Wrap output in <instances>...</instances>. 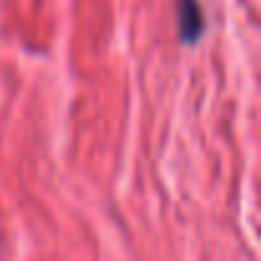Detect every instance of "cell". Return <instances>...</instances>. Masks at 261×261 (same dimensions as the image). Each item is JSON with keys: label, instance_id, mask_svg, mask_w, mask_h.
I'll use <instances>...</instances> for the list:
<instances>
[{"label": "cell", "instance_id": "obj_1", "mask_svg": "<svg viewBox=\"0 0 261 261\" xmlns=\"http://www.w3.org/2000/svg\"><path fill=\"white\" fill-rule=\"evenodd\" d=\"M177 29L185 44H192L202 34V8L197 0H177Z\"/></svg>", "mask_w": 261, "mask_h": 261}]
</instances>
